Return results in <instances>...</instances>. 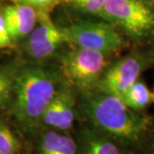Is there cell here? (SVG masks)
Listing matches in <instances>:
<instances>
[{
  "instance_id": "6",
  "label": "cell",
  "mask_w": 154,
  "mask_h": 154,
  "mask_svg": "<svg viewBox=\"0 0 154 154\" xmlns=\"http://www.w3.org/2000/svg\"><path fill=\"white\" fill-rule=\"evenodd\" d=\"M63 43L67 40L61 28L56 27L42 11L38 13L36 25L25 40L23 51L32 63H38L54 55Z\"/></svg>"
},
{
  "instance_id": "13",
  "label": "cell",
  "mask_w": 154,
  "mask_h": 154,
  "mask_svg": "<svg viewBox=\"0 0 154 154\" xmlns=\"http://www.w3.org/2000/svg\"><path fill=\"white\" fill-rule=\"evenodd\" d=\"M14 94V69L0 67V110L11 109Z\"/></svg>"
},
{
  "instance_id": "7",
  "label": "cell",
  "mask_w": 154,
  "mask_h": 154,
  "mask_svg": "<svg viewBox=\"0 0 154 154\" xmlns=\"http://www.w3.org/2000/svg\"><path fill=\"white\" fill-rule=\"evenodd\" d=\"M142 57L128 55L108 65L95 88L122 98L128 88L139 80L144 69Z\"/></svg>"
},
{
  "instance_id": "9",
  "label": "cell",
  "mask_w": 154,
  "mask_h": 154,
  "mask_svg": "<svg viewBox=\"0 0 154 154\" xmlns=\"http://www.w3.org/2000/svg\"><path fill=\"white\" fill-rule=\"evenodd\" d=\"M3 17L13 42L27 38L33 31L38 13L32 6L13 4L5 9Z\"/></svg>"
},
{
  "instance_id": "12",
  "label": "cell",
  "mask_w": 154,
  "mask_h": 154,
  "mask_svg": "<svg viewBox=\"0 0 154 154\" xmlns=\"http://www.w3.org/2000/svg\"><path fill=\"white\" fill-rule=\"evenodd\" d=\"M122 99L129 108L140 111L152 101V94L145 83L138 80L123 94Z\"/></svg>"
},
{
  "instance_id": "3",
  "label": "cell",
  "mask_w": 154,
  "mask_h": 154,
  "mask_svg": "<svg viewBox=\"0 0 154 154\" xmlns=\"http://www.w3.org/2000/svg\"><path fill=\"white\" fill-rule=\"evenodd\" d=\"M98 51L73 46L61 57L60 71L65 82L82 93L96 87L108 66V56Z\"/></svg>"
},
{
  "instance_id": "15",
  "label": "cell",
  "mask_w": 154,
  "mask_h": 154,
  "mask_svg": "<svg viewBox=\"0 0 154 154\" xmlns=\"http://www.w3.org/2000/svg\"><path fill=\"white\" fill-rule=\"evenodd\" d=\"M82 11L99 15L107 0H67Z\"/></svg>"
},
{
  "instance_id": "11",
  "label": "cell",
  "mask_w": 154,
  "mask_h": 154,
  "mask_svg": "<svg viewBox=\"0 0 154 154\" xmlns=\"http://www.w3.org/2000/svg\"><path fill=\"white\" fill-rule=\"evenodd\" d=\"M39 154H79L76 140L64 131L44 133L38 144Z\"/></svg>"
},
{
  "instance_id": "5",
  "label": "cell",
  "mask_w": 154,
  "mask_h": 154,
  "mask_svg": "<svg viewBox=\"0 0 154 154\" xmlns=\"http://www.w3.org/2000/svg\"><path fill=\"white\" fill-rule=\"evenodd\" d=\"M67 43L73 46L111 54L121 51L127 41L108 22H80L61 28Z\"/></svg>"
},
{
  "instance_id": "20",
  "label": "cell",
  "mask_w": 154,
  "mask_h": 154,
  "mask_svg": "<svg viewBox=\"0 0 154 154\" xmlns=\"http://www.w3.org/2000/svg\"><path fill=\"white\" fill-rule=\"evenodd\" d=\"M152 2H153V3H154V0H152Z\"/></svg>"
},
{
  "instance_id": "16",
  "label": "cell",
  "mask_w": 154,
  "mask_h": 154,
  "mask_svg": "<svg viewBox=\"0 0 154 154\" xmlns=\"http://www.w3.org/2000/svg\"><path fill=\"white\" fill-rule=\"evenodd\" d=\"M13 43L14 42L6 27L3 14H0V50L10 48L13 45Z\"/></svg>"
},
{
  "instance_id": "4",
  "label": "cell",
  "mask_w": 154,
  "mask_h": 154,
  "mask_svg": "<svg viewBox=\"0 0 154 154\" xmlns=\"http://www.w3.org/2000/svg\"><path fill=\"white\" fill-rule=\"evenodd\" d=\"M99 16L135 39L154 33V13L140 0H107Z\"/></svg>"
},
{
  "instance_id": "18",
  "label": "cell",
  "mask_w": 154,
  "mask_h": 154,
  "mask_svg": "<svg viewBox=\"0 0 154 154\" xmlns=\"http://www.w3.org/2000/svg\"><path fill=\"white\" fill-rule=\"evenodd\" d=\"M149 154H154V140H153V142H152V147H151V151H150Z\"/></svg>"
},
{
  "instance_id": "17",
  "label": "cell",
  "mask_w": 154,
  "mask_h": 154,
  "mask_svg": "<svg viewBox=\"0 0 154 154\" xmlns=\"http://www.w3.org/2000/svg\"><path fill=\"white\" fill-rule=\"evenodd\" d=\"M14 4H22L33 8H46L54 5L58 0H11Z\"/></svg>"
},
{
  "instance_id": "14",
  "label": "cell",
  "mask_w": 154,
  "mask_h": 154,
  "mask_svg": "<svg viewBox=\"0 0 154 154\" xmlns=\"http://www.w3.org/2000/svg\"><path fill=\"white\" fill-rule=\"evenodd\" d=\"M22 146L8 124L0 121V154H18Z\"/></svg>"
},
{
  "instance_id": "10",
  "label": "cell",
  "mask_w": 154,
  "mask_h": 154,
  "mask_svg": "<svg viewBox=\"0 0 154 154\" xmlns=\"http://www.w3.org/2000/svg\"><path fill=\"white\" fill-rule=\"evenodd\" d=\"M76 142L79 154H125L121 144L93 127L81 128Z\"/></svg>"
},
{
  "instance_id": "2",
  "label": "cell",
  "mask_w": 154,
  "mask_h": 154,
  "mask_svg": "<svg viewBox=\"0 0 154 154\" xmlns=\"http://www.w3.org/2000/svg\"><path fill=\"white\" fill-rule=\"evenodd\" d=\"M63 77L55 68L24 63L14 69V94L11 110L15 120L26 131L42 123V116Z\"/></svg>"
},
{
  "instance_id": "19",
  "label": "cell",
  "mask_w": 154,
  "mask_h": 154,
  "mask_svg": "<svg viewBox=\"0 0 154 154\" xmlns=\"http://www.w3.org/2000/svg\"><path fill=\"white\" fill-rule=\"evenodd\" d=\"M152 102L154 103V90H153V92H152Z\"/></svg>"
},
{
  "instance_id": "1",
  "label": "cell",
  "mask_w": 154,
  "mask_h": 154,
  "mask_svg": "<svg viewBox=\"0 0 154 154\" xmlns=\"http://www.w3.org/2000/svg\"><path fill=\"white\" fill-rule=\"evenodd\" d=\"M82 94L77 110L91 127L121 145H134L143 138L150 119L129 108L122 98L97 88Z\"/></svg>"
},
{
  "instance_id": "8",
  "label": "cell",
  "mask_w": 154,
  "mask_h": 154,
  "mask_svg": "<svg viewBox=\"0 0 154 154\" xmlns=\"http://www.w3.org/2000/svg\"><path fill=\"white\" fill-rule=\"evenodd\" d=\"M75 105L73 88L64 81L45 110L42 123L56 130H69L75 118Z\"/></svg>"
}]
</instances>
